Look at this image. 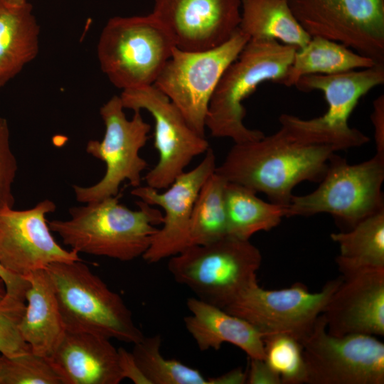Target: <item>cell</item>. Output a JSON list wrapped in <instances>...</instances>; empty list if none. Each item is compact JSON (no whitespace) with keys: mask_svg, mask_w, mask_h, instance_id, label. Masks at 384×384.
Segmentation results:
<instances>
[{"mask_svg":"<svg viewBox=\"0 0 384 384\" xmlns=\"http://www.w3.org/2000/svg\"><path fill=\"white\" fill-rule=\"evenodd\" d=\"M279 122L280 128L272 134L235 143L215 172L287 207L297 184L320 182L332 156L354 145L322 127L315 117L282 114Z\"/></svg>","mask_w":384,"mask_h":384,"instance_id":"6da1fadb","label":"cell"},{"mask_svg":"<svg viewBox=\"0 0 384 384\" xmlns=\"http://www.w3.org/2000/svg\"><path fill=\"white\" fill-rule=\"evenodd\" d=\"M137 210L119 202V196L69 209L70 218L48 221L52 232L78 253L129 262L142 257L163 221L160 210L142 201Z\"/></svg>","mask_w":384,"mask_h":384,"instance_id":"7a4b0ae2","label":"cell"},{"mask_svg":"<svg viewBox=\"0 0 384 384\" xmlns=\"http://www.w3.org/2000/svg\"><path fill=\"white\" fill-rule=\"evenodd\" d=\"M296 50L274 39L249 40L223 73L210 100L206 126L213 137L242 143L265 136L245 125L242 102L264 82L280 85Z\"/></svg>","mask_w":384,"mask_h":384,"instance_id":"3957f363","label":"cell"},{"mask_svg":"<svg viewBox=\"0 0 384 384\" xmlns=\"http://www.w3.org/2000/svg\"><path fill=\"white\" fill-rule=\"evenodd\" d=\"M65 331L84 332L134 344L144 335L120 295L82 260L46 268Z\"/></svg>","mask_w":384,"mask_h":384,"instance_id":"277c9868","label":"cell"},{"mask_svg":"<svg viewBox=\"0 0 384 384\" xmlns=\"http://www.w3.org/2000/svg\"><path fill=\"white\" fill-rule=\"evenodd\" d=\"M169 259L167 268L176 282L195 297L224 309L257 282L262 257L250 240L228 235L188 246Z\"/></svg>","mask_w":384,"mask_h":384,"instance_id":"5b68a950","label":"cell"},{"mask_svg":"<svg viewBox=\"0 0 384 384\" xmlns=\"http://www.w3.org/2000/svg\"><path fill=\"white\" fill-rule=\"evenodd\" d=\"M175 47L151 13L109 19L100 35L97 55L110 82L125 90L153 85Z\"/></svg>","mask_w":384,"mask_h":384,"instance_id":"8992f818","label":"cell"},{"mask_svg":"<svg viewBox=\"0 0 384 384\" xmlns=\"http://www.w3.org/2000/svg\"><path fill=\"white\" fill-rule=\"evenodd\" d=\"M383 181L384 154L376 152L356 164L334 154L317 188L306 195H293L285 217L325 213L350 230L384 209Z\"/></svg>","mask_w":384,"mask_h":384,"instance_id":"52a82bcc","label":"cell"},{"mask_svg":"<svg viewBox=\"0 0 384 384\" xmlns=\"http://www.w3.org/2000/svg\"><path fill=\"white\" fill-rule=\"evenodd\" d=\"M249 40L238 28L226 42L212 49L189 51L175 47L153 85L199 135L205 137L209 104L220 78Z\"/></svg>","mask_w":384,"mask_h":384,"instance_id":"ba28073f","label":"cell"},{"mask_svg":"<svg viewBox=\"0 0 384 384\" xmlns=\"http://www.w3.org/2000/svg\"><path fill=\"white\" fill-rule=\"evenodd\" d=\"M119 96L114 95L100 109L105 124L102 139L90 140L86 152L106 165L103 177L90 186H73L78 201L87 203L100 201L119 193L120 185L128 181L136 188L141 186L142 174L148 164L140 150L149 139L151 125L142 117L141 111H134L128 119Z\"/></svg>","mask_w":384,"mask_h":384,"instance_id":"9c48e42d","label":"cell"},{"mask_svg":"<svg viewBox=\"0 0 384 384\" xmlns=\"http://www.w3.org/2000/svg\"><path fill=\"white\" fill-rule=\"evenodd\" d=\"M300 343L306 384L384 383V343L375 336L331 335L321 314Z\"/></svg>","mask_w":384,"mask_h":384,"instance_id":"30bf717a","label":"cell"},{"mask_svg":"<svg viewBox=\"0 0 384 384\" xmlns=\"http://www.w3.org/2000/svg\"><path fill=\"white\" fill-rule=\"evenodd\" d=\"M341 280V276L329 280L314 293L301 282L280 289H265L256 282L223 309L248 322L263 338L285 334L300 342L311 331Z\"/></svg>","mask_w":384,"mask_h":384,"instance_id":"8fae6325","label":"cell"},{"mask_svg":"<svg viewBox=\"0 0 384 384\" xmlns=\"http://www.w3.org/2000/svg\"><path fill=\"white\" fill-rule=\"evenodd\" d=\"M124 109L147 111L154 121V146L159 154L156 164L144 176L146 185L166 189L209 144L187 123L178 109L154 85L122 90Z\"/></svg>","mask_w":384,"mask_h":384,"instance_id":"7c38bea8","label":"cell"},{"mask_svg":"<svg viewBox=\"0 0 384 384\" xmlns=\"http://www.w3.org/2000/svg\"><path fill=\"white\" fill-rule=\"evenodd\" d=\"M311 36L343 44L384 63V0H288Z\"/></svg>","mask_w":384,"mask_h":384,"instance_id":"4fadbf2b","label":"cell"},{"mask_svg":"<svg viewBox=\"0 0 384 384\" xmlns=\"http://www.w3.org/2000/svg\"><path fill=\"white\" fill-rule=\"evenodd\" d=\"M55 209L53 201L45 199L28 209L0 210V263L7 270L26 277L53 262L82 260L52 235L46 216Z\"/></svg>","mask_w":384,"mask_h":384,"instance_id":"5bb4252c","label":"cell"},{"mask_svg":"<svg viewBox=\"0 0 384 384\" xmlns=\"http://www.w3.org/2000/svg\"><path fill=\"white\" fill-rule=\"evenodd\" d=\"M216 158L211 148L194 169L177 176L163 193L148 186H139L132 195L150 206L164 210L161 228L142 256L150 264L169 258L189 246V225L194 203L206 179L215 172Z\"/></svg>","mask_w":384,"mask_h":384,"instance_id":"9a60e30c","label":"cell"},{"mask_svg":"<svg viewBox=\"0 0 384 384\" xmlns=\"http://www.w3.org/2000/svg\"><path fill=\"white\" fill-rule=\"evenodd\" d=\"M151 14L176 48L206 50L224 43L239 28L241 0H154Z\"/></svg>","mask_w":384,"mask_h":384,"instance_id":"2e32d148","label":"cell"},{"mask_svg":"<svg viewBox=\"0 0 384 384\" xmlns=\"http://www.w3.org/2000/svg\"><path fill=\"white\" fill-rule=\"evenodd\" d=\"M321 314L327 332L384 336V270L341 275Z\"/></svg>","mask_w":384,"mask_h":384,"instance_id":"e0dca14e","label":"cell"},{"mask_svg":"<svg viewBox=\"0 0 384 384\" xmlns=\"http://www.w3.org/2000/svg\"><path fill=\"white\" fill-rule=\"evenodd\" d=\"M48 359L62 384H119L124 380L117 349L102 336L66 331Z\"/></svg>","mask_w":384,"mask_h":384,"instance_id":"ac0fdd59","label":"cell"},{"mask_svg":"<svg viewBox=\"0 0 384 384\" xmlns=\"http://www.w3.org/2000/svg\"><path fill=\"white\" fill-rule=\"evenodd\" d=\"M186 306L190 314L184 326L200 351H217L229 343L249 358L265 359L262 335L248 322L195 297L187 299Z\"/></svg>","mask_w":384,"mask_h":384,"instance_id":"d6986e66","label":"cell"},{"mask_svg":"<svg viewBox=\"0 0 384 384\" xmlns=\"http://www.w3.org/2000/svg\"><path fill=\"white\" fill-rule=\"evenodd\" d=\"M383 83L384 63H377L336 74L305 75L294 86L302 92H322L328 110L320 118L331 127L349 131L352 127L348 125V119L359 100Z\"/></svg>","mask_w":384,"mask_h":384,"instance_id":"ffe728a7","label":"cell"},{"mask_svg":"<svg viewBox=\"0 0 384 384\" xmlns=\"http://www.w3.org/2000/svg\"><path fill=\"white\" fill-rule=\"evenodd\" d=\"M29 282L19 329L31 351L49 358L63 340L65 329L52 282L46 270L25 277Z\"/></svg>","mask_w":384,"mask_h":384,"instance_id":"44dd1931","label":"cell"},{"mask_svg":"<svg viewBox=\"0 0 384 384\" xmlns=\"http://www.w3.org/2000/svg\"><path fill=\"white\" fill-rule=\"evenodd\" d=\"M39 35L29 2L15 6L0 0V87L38 55Z\"/></svg>","mask_w":384,"mask_h":384,"instance_id":"7402d4cb","label":"cell"},{"mask_svg":"<svg viewBox=\"0 0 384 384\" xmlns=\"http://www.w3.org/2000/svg\"><path fill=\"white\" fill-rule=\"evenodd\" d=\"M239 29L250 39H274L297 49L311 39L288 0H241Z\"/></svg>","mask_w":384,"mask_h":384,"instance_id":"603a6c76","label":"cell"},{"mask_svg":"<svg viewBox=\"0 0 384 384\" xmlns=\"http://www.w3.org/2000/svg\"><path fill=\"white\" fill-rule=\"evenodd\" d=\"M331 238L338 245L336 263L341 275L384 270V209Z\"/></svg>","mask_w":384,"mask_h":384,"instance_id":"cb8c5ba5","label":"cell"},{"mask_svg":"<svg viewBox=\"0 0 384 384\" xmlns=\"http://www.w3.org/2000/svg\"><path fill=\"white\" fill-rule=\"evenodd\" d=\"M373 59L343 44L319 36L311 37L307 44L297 49L292 62L280 85L294 86L302 77L331 75L372 67Z\"/></svg>","mask_w":384,"mask_h":384,"instance_id":"d4e9b609","label":"cell"},{"mask_svg":"<svg viewBox=\"0 0 384 384\" xmlns=\"http://www.w3.org/2000/svg\"><path fill=\"white\" fill-rule=\"evenodd\" d=\"M243 186L228 182L225 202L228 235L250 240L255 233L269 231L285 217L286 206L259 198Z\"/></svg>","mask_w":384,"mask_h":384,"instance_id":"484cf974","label":"cell"},{"mask_svg":"<svg viewBox=\"0 0 384 384\" xmlns=\"http://www.w3.org/2000/svg\"><path fill=\"white\" fill-rule=\"evenodd\" d=\"M227 183L214 172L203 184L191 213L189 246L210 243L228 235L225 202Z\"/></svg>","mask_w":384,"mask_h":384,"instance_id":"4316f807","label":"cell"},{"mask_svg":"<svg viewBox=\"0 0 384 384\" xmlns=\"http://www.w3.org/2000/svg\"><path fill=\"white\" fill-rule=\"evenodd\" d=\"M161 337L145 336L134 344L132 354L150 384H220L219 377H206L198 370L161 353Z\"/></svg>","mask_w":384,"mask_h":384,"instance_id":"83f0119b","label":"cell"},{"mask_svg":"<svg viewBox=\"0 0 384 384\" xmlns=\"http://www.w3.org/2000/svg\"><path fill=\"white\" fill-rule=\"evenodd\" d=\"M263 341L264 360L279 375L282 383H305V364L300 342L285 334L270 336Z\"/></svg>","mask_w":384,"mask_h":384,"instance_id":"f1b7e54d","label":"cell"},{"mask_svg":"<svg viewBox=\"0 0 384 384\" xmlns=\"http://www.w3.org/2000/svg\"><path fill=\"white\" fill-rule=\"evenodd\" d=\"M0 384H62L46 357L31 351L0 358Z\"/></svg>","mask_w":384,"mask_h":384,"instance_id":"f546056e","label":"cell"},{"mask_svg":"<svg viewBox=\"0 0 384 384\" xmlns=\"http://www.w3.org/2000/svg\"><path fill=\"white\" fill-rule=\"evenodd\" d=\"M26 308V297L6 292L0 300V353L14 357L31 351L19 329Z\"/></svg>","mask_w":384,"mask_h":384,"instance_id":"4dcf8cb0","label":"cell"},{"mask_svg":"<svg viewBox=\"0 0 384 384\" xmlns=\"http://www.w3.org/2000/svg\"><path fill=\"white\" fill-rule=\"evenodd\" d=\"M18 164L11 147L10 129L7 120L0 117V210L14 208L12 185Z\"/></svg>","mask_w":384,"mask_h":384,"instance_id":"1f68e13d","label":"cell"},{"mask_svg":"<svg viewBox=\"0 0 384 384\" xmlns=\"http://www.w3.org/2000/svg\"><path fill=\"white\" fill-rule=\"evenodd\" d=\"M246 383L282 384L279 375L262 359L249 358Z\"/></svg>","mask_w":384,"mask_h":384,"instance_id":"d6a6232c","label":"cell"},{"mask_svg":"<svg viewBox=\"0 0 384 384\" xmlns=\"http://www.w3.org/2000/svg\"><path fill=\"white\" fill-rule=\"evenodd\" d=\"M119 366L124 378H128L135 384H150L144 376L132 352L120 347L117 348Z\"/></svg>","mask_w":384,"mask_h":384,"instance_id":"836d02e7","label":"cell"},{"mask_svg":"<svg viewBox=\"0 0 384 384\" xmlns=\"http://www.w3.org/2000/svg\"><path fill=\"white\" fill-rule=\"evenodd\" d=\"M370 119L374 127L376 152L384 154V95H381L373 102Z\"/></svg>","mask_w":384,"mask_h":384,"instance_id":"e575fe53","label":"cell"},{"mask_svg":"<svg viewBox=\"0 0 384 384\" xmlns=\"http://www.w3.org/2000/svg\"><path fill=\"white\" fill-rule=\"evenodd\" d=\"M0 277L5 284L6 293L26 296L29 282L25 277L11 273L0 263Z\"/></svg>","mask_w":384,"mask_h":384,"instance_id":"d590c367","label":"cell"},{"mask_svg":"<svg viewBox=\"0 0 384 384\" xmlns=\"http://www.w3.org/2000/svg\"><path fill=\"white\" fill-rule=\"evenodd\" d=\"M6 4L15 6L23 5L28 3V0H1Z\"/></svg>","mask_w":384,"mask_h":384,"instance_id":"8d00e7d4","label":"cell"},{"mask_svg":"<svg viewBox=\"0 0 384 384\" xmlns=\"http://www.w3.org/2000/svg\"><path fill=\"white\" fill-rule=\"evenodd\" d=\"M6 292V290L5 284L2 279L0 277V300L5 296Z\"/></svg>","mask_w":384,"mask_h":384,"instance_id":"74e56055","label":"cell"},{"mask_svg":"<svg viewBox=\"0 0 384 384\" xmlns=\"http://www.w3.org/2000/svg\"><path fill=\"white\" fill-rule=\"evenodd\" d=\"M1 354L0 353V358H1Z\"/></svg>","mask_w":384,"mask_h":384,"instance_id":"f35d334b","label":"cell"}]
</instances>
